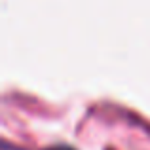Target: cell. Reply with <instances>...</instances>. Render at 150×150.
Returning a JSON list of instances; mask_svg holds the SVG:
<instances>
[{
  "label": "cell",
  "instance_id": "cell-1",
  "mask_svg": "<svg viewBox=\"0 0 150 150\" xmlns=\"http://www.w3.org/2000/svg\"><path fill=\"white\" fill-rule=\"evenodd\" d=\"M50 150H72L70 146H55V148H50Z\"/></svg>",
  "mask_w": 150,
  "mask_h": 150
}]
</instances>
